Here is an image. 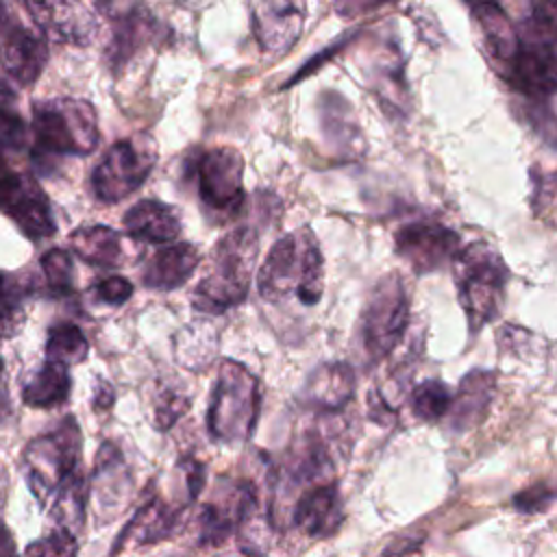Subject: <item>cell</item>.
Wrapping results in <instances>:
<instances>
[{"instance_id":"7c38bea8","label":"cell","mask_w":557,"mask_h":557,"mask_svg":"<svg viewBox=\"0 0 557 557\" xmlns=\"http://www.w3.org/2000/svg\"><path fill=\"white\" fill-rule=\"evenodd\" d=\"M0 213L9 215L30 239H44L57 231L48 196L39 183L11 168L0 172Z\"/></svg>"},{"instance_id":"f1b7e54d","label":"cell","mask_w":557,"mask_h":557,"mask_svg":"<svg viewBox=\"0 0 557 557\" xmlns=\"http://www.w3.org/2000/svg\"><path fill=\"white\" fill-rule=\"evenodd\" d=\"M89 344L85 333L72 322H59L48 329L46 337V357L61 361L65 366H74L87 359Z\"/></svg>"},{"instance_id":"60d3db41","label":"cell","mask_w":557,"mask_h":557,"mask_svg":"<svg viewBox=\"0 0 557 557\" xmlns=\"http://www.w3.org/2000/svg\"><path fill=\"white\" fill-rule=\"evenodd\" d=\"M115 400V394H113V387L107 383V381H100L98 387H96V394H94V407L104 411L113 405Z\"/></svg>"},{"instance_id":"484cf974","label":"cell","mask_w":557,"mask_h":557,"mask_svg":"<svg viewBox=\"0 0 557 557\" xmlns=\"http://www.w3.org/2000/svg\"><path fill=\"white\" fill-rule=\"evenodd\" d=\"M72 250L78 255L89 265L98 268H113L122 261V237L117 231L102 226V224H91V226H81L72 231L70 235Z\"/></svg>"},{"instance_id":"e0dca14e","label":"cell","mask_w":557,"mask_h":557,"mask_svg":"<svg viewBox=\"0 0 557 557\" xmlns=\"http://www.w3.org/2000/svg\"><path fill=\"white\" fill-rule=\"evenodd\" d=\"M305 24L302 0H261L255 9L252 28L263 52L283 54L300 37Z\"/></svg>"},{"instance_id":"7402d4cb","label":"cell","mask_w":557,"mask_h":557,"mask_svg":"<svg viewBox=\"0 0 557 557\" xmlns=\"http://www.w3.org/2000/svg\"><path fill=\"white\" fill-rule=\"evenodd\" d=\"M124 231L137 242L168 244L181 233V215L161 200H139L124 213Z\"/></svg>"},{"instance_id":"74e56055","label":"cell","mask_w":557,"mask_h":557,"mask_svg":"<svg viewBox=\"0 0 557 557\" xmlns=\"http://www.w3.org/2000/svg\"><path fill=\"white\" fill-rule=\"evenodd\" d=\"M98 300L109 305H122L133 296V283L124 276H107L94 285Z\"/></svg>"},{"instance_id":"44dd1931","label":"cell","mask_w":557,"mask_h":557,"mask_svg":"<svg viewBox=\"0 0 557 557\" xmlns=\"http://www.w3.org/2000/svg\"><path fill=\"white\" fill-rule=\"evenodd\" d=\"M200 263V252L194 244H172L165 248H159L141 270V281L150 289L170 292L187 283V278L194 274V270Z\"/></svg>"},{"instance_id":"cb8c5ba5","label":"cell","mask_w":557,"mask_h":557,"mask_svg":"<svg viewBox=\"0 0 557 557\" xmlns=\"http://www.w3.org/2000/svg\"><path fill=\"white\" fill-rule=\"evenodd\" d=\"M174 520H176V511H172L157 494H152L141 503L133 520L120 533L117 542L113 544L115 550H111V557L117 555L131 540L135 544H154L168 537L170 531L174 529Z\"/></svg>"},{"instance_id":"ffe728a7","label":"cell","mask_w":557,"mask_h":557,"mask_svg":"<svg viewBox=\"0 0 557 557\" xmlns=\"http://www.w3.org/2000/svg\"><path fill=\"white\" fill-rule=\"evenodd\" d=\"M131 494V474L120 448L113 442H104L94 463V498L96 507L104 516H115L126 505Z\"/></svg>"},{"instance_id":"9a60e30c","label":"cell","mask_w":557,"mask_h":557,"mask_svg":"<svg viewBox=\"0 0 557 557\" xmlns=\"http://www.w3.org/2000/svg\"><path fill=\"white\" fill-rule=\"evenodd\" d=\"M394 246L416 274H429L453 263L461 250V239L435 220H416L396 231Z\"/></svg>"},{"instance_id":"4dcf8cb0","label":"cell","mask_w":557,"mask_h":557,"mask_svg":"<svg viewBox=\"0 0 557 557\" xmlns=\"http://www.w3.org/2000/svg\"><path fill=\"white\" fill-rule=\"evenodd\" d=\"M41 272H44V281L46 287L54 294H70L74 292V261L72 255L63 248H50L48 252H44L41 261Z\"/></svg>"},{"instance_id":"e575fe53","label":"cell","mask_w":557,"mask_h":557,"mask_svg":"<svg viewBox=\"0 0 557 557\" xmlns=\"http://www.w3.org/2000/svg\"><path fill=\"white\" fill-rule=\"evenodd\" d=\"M555 498H557V487H553L544 481H537V483L516 492L511 498V505L520 513H540V511L548 509Z\"/></svg>"},{"instance_id":"ba28073f","label":"cell","mask_w":557,"mask_h":557,"mask_svg":"<svg viewBox=\"0 0 557 557\" xmlns=\"http://www.w3.org/2000/svg\"><path fill=\"white\" fill-rule=\"evenodd\" d=\"M157 163V144L148 133L115 141L91 172V189L102 202H120L144 185Z\"/></svg>"},{"instance_id":"5b68a950","label":"cell","mask_w":557,"mask_h":557,"mask_svg":"<svg viewBox=\"0 0 557 557\" xmlns=\"http://www.w3.org/2000/svg\"><path fill=\"white\" fill-rule=\"evenodd\" d=\"M33 154L83 157L98 146V117L94 107L81 98H52L33 107Z\"/></svg>"},{"instance_id":"836d02e7","label":"cell","mask_w":557,"mask_h":557,"mask_svg":"<svg viewBox=\"0 0 557 557\" xmlns=\"http://www.w3.org/2000/svg\"><path fill=\"white\" fill-rule=\"evenodd\" d=\"M189 400L178 389H161L154 403V424L159 431L172 429L183 413H187Z\"/></svg>"},{"instance_id":"d4e9b609","label":"cell","mask_w":557,"mask_h":557,"mask_svg":"<svg viewBox=\"0 0 557 557\" xmlns=\"http://www.w3.org/2000/svg\"><path fill=\"white\" fill-rule=\"evenodd\" d=\"M472 13L483 33L490 59L500 70H505L518 50L520 33L513 28V24L509 22L507 13L500 9L498 2H485V4L472 7Z\"/></svg>"},{"instance_id":"b9f144b4","label":"cell","mask_w":557,"mask_h":557,"mask_svg":"<svg viewBox=\"0 0 557 557\" xmlns=\"http://www.w3.org/2000/svg\"><path fill=\"white\" fill-rule=\"evenodd\" d=\"M0 557H15L13 542H11L9 533L2 527H0Z\"/></svg>"},{"instance_id":"2e32d148","label":"cell","mask_w":557,"mask_h":557,"mask_svg":"<svg viewBox=\"0 0 557 557\" xmlns=\"http://www.w3.org/2000/svg\"><path fill=\"white\" fill-rule=\"evenodd\" d=\"M37 28L63 44L87 46L98 33L96 15L76 0H24Z\"/></svg>"},{"instance_id":"ab89813d","label":"cell","mask_w":557,"mask_h":557,"mask_svg":"<svg viewBox=\"0 0 557 557\" xmlns=\"http://www.w3.org/2000/svg\"><path fill=\"white\" fill-rule=\"evenodd\" d=\"M385 2H392V0H335V11L342 17H357L379 9Z\"/></svg>"},{"instance_id":"8992f818","label":"cell","mask_w":557,"mask_h":557,"mask_svg":"<svg viewBox=\"0 0 557 557\" xmlns=\"http://www.w3.org/2000/svg\"><path fill=\"white\" fill-rule=\"evenodd\" d=\"M81 461V426L67 416L54 431L35 437L24 450V472L30 494L48 507L59 487L76 472Z\"/></svg>"},{"instance_id":"6da1fadb","label":"cell","mask_w":557,"mask_h":557,"mask_svg":"<svg viewBox=\"0 0 557 557\" xmlns=\"http://www.w3.org/2000/svg\"><path fill=\"white\" fill-rule=\"evenodd\" d=\"M322 287L324 261L318 239L307 226L281 237L257 272V292L268 302L298 298L313 307L322 298Z\"/></svg>"},{"instance_id":"7a4b0ae2","label":"cell","mask_w":557,"mask_h":557,"mask_svg":"<svg viewBox=\"0 0 557 557\" xmlns=\"http://www.w3.org/2000/svg\"><path fill=\"white\" fill-rule=\"evenodd\" d=\"M259 237L250 226H239L224 235L211 255L209 272L191 292V305L202 313H224L239 305L250 289Z\"/></svg>"},{"instance_id":"f546056e","label":"cell","mask_w":557,"mask_h":557,"mask_svg":"<svg viewBox=\"0 0 557 557\" xmlns=\"http://www.w3.org/2000/svg\"><path fill=\"white\" fill-rule=\"evenodd\" d=\"M450 400H453V392L442 381H435V379H426L418 383L411 392L413 413L422 420L444 418L450 409Z\"/></svg>"},{"instance_id":"3957f363","label":"cell","mask_w":557,"mask_h":557,"mask_svg":"<svg viewBox=\"0 0 557 557\" xmlns=\"http://www.w3.org/2000/svg\"><path fill=\"white\" fill-rule=\"evenodd\" d=\"M450 265L468 329L479 333L500 313L509 270L498 250L487 242H472L461 248Z\"/></svg>"},{"instance_id":"9c48e42d","label":"cell","mask_w":557,"mask_h":557,"mask_svg":"<svg viewBox=\"0 0 557 557\" xmlns=\"http://www.w3.org/2000/svg\"><path fill=\"white\" fill-rule=\"evenodd\" d=\"M198 196L220 222L231 220L244 205V159L235 148L220 146L200 152L194 165Z\"/></svg>"},{"instance_id":"d6a6232c","label":"cell","mask_w":557,"mask_h":557,"mask_svg":"<svg viewBox=\"0 0 557 557\" xmlns=\"http://www.w3.org/2000/svg\"><path fill=\"white\" fill-rule=\"evenodd\" d=\"M30 128L26 120L7 102H0V146L4 150H26Z\"/></svg>"},{"instance_id":"bcb514c9","label":"cell","mask_w":557,"mask_h":557,"mask_svg":"<svg viewBox=\"0 0 557 557\" xmlns=\"http://www.w3.org/2000/svg\"><path fill=\"white\" fill-rule=\"evenodd\" d=\"M2 368H4V363H2V359H0V372H2Z\"/></svg>"},{"instance_id":"ac0fdd59","label":"cell","mask_w":557,"mask_h":557,"mask_svg":"<svg viewBox=\"0 0 557 557\" xmlns=\"http://www.w3.org/2000/svg\"><path fill=\"white\" fill-rule=\"evenodd\" d=\"M344 520V507L335 483H311L292 507V524L309 537L333 535Z\"/></svg>"},{"instance_id":"83f0119b","label":"cell","mask_w":557,"mask_h":557,"mask_svg":"<svg viewBox=\"0 0 557 557\" xmlns=\"http://www.w3.org/2000/svg\"><path fill=\"white\" fill-rule=\"evenodd\" d=\"M85 500H87V483L81 470H76L54 494L50 500V518L57 527H63L72 533H78L85 522Z\"/></svg>"},{"instance_id":"8d00e7d4","label":"cell","mask_w":557,"mask_h":557,"mask_svg":"<svg viewBox=\"0 0 557 557\" xmlns=\"http://www.w3.org/2000/svg\"><path fill=\"white\" fill-rule=\"evenodd\" d=\"M529 24L557 44V0H531Z\"/></svg>"},{"instance_id":"f6af8a7d","label":"cell","mask_w":557,"mask_h":557,"mask_svg":"<svg viewBox=\"0 0 557 557\" xmlns=\"http://www.w3.org/2000/svg\"><path fill=\"white\" fill-rule=\"evenodd\" d=\"M468 4H470V9L472 7H479V4H485V2H496V0H466Z\"/></svg>"},{"instance_id":"52a82bcc","label":"cell","mask_w":557,"mask_h":557,"mask_svg":"<svg viewBox=\"0 0 557 557\" xmlns=\"http://www.w3.org/2000/svg\"><path fill=\"white\" fill-rule=\"evenodd\" d=\"M409 322V296L396 272L379 278L361 311V342L370 361L387 357L403 339Z\"/></svg>"},{"instance_id":"5bb4252c","label":"cell","mask_w":557,"mask_h":557,"mask_svg":"<svg viewBox=\"0 0 557 557\" xmlns=\"http://www.w3.org/2000/svg\"><path fill=\"white\" fill-rule=\"evenodd\" d=\"M48 61L46 39L0 0V65L20 85H33Z\"/></svg>"},{"instance_id":"8fae6325","label":"cell","mask_w":557,"mask_h":557,"mask_svg":"<svg viewBox=\"0 0 557 557\" xmlns=\"http://www.w3.org/2000/svg\"><path fill=\"white\" fill-rule=\"evenodd\" d=\"M257 507L255 485L244 479H222L213 496L200 507V535L202 546H220L237 527H242Z\"/></svg>"},{"instance_id":"f35d334b","label":"cell","mask_w":557,"mask_h":557,"mask_svg":"<svg viewBox=\"0 0 557 557\" xmlns=\"http://www.w3.org/2000/svg\"><path fill=\"white\" fill-rule=\"evenodd\" d=\"M178 468L183 470V479H185V485H187V498L194 500L200 494L202 485H205V466L198 459L185 457V459H181Z\"/></svg>"},{"instance_id":"277c9868","label":"cell","mask_w":557,"mask_h":557,"mask_svg":"<svg viewBox=\"0 0 557 557\" xmlns=\"http://www.w3.org/2000/svg\"><path fill=\"white\" fill-rule=\"evenodd\" d=\"M261 407L257 376L239 361L224 359L211 387L207 429L215 442L239 444L255 433Z\"/></svg>"},{"instance_id":"d6986e66","label":"cell","mask_w":557,"mask_h":557,"mask_svg":"<svg viewBox=\"0 0 557 557\" xmlns=\"http://www.w3.org/2000/svg\"><path fill=\"white\" fill-rule=\"evenodd\" d=\"M496 389V374L490 370H470L459 381L457 389L453 392L450 409H448V422L450 429L461 433L479 426L487 411L490 403L494 398Z\"/></svg>"},{"instance_id":"603a6c76","label":"cell","mask_w":557,"mask_h":557,"mask_svg":"<svg viewBox=\"0 0 557 557\" xmlns=\"http://www.w3.org/2000/svg\"><path fill=\"white\" fill-rule=\"evenodd\" d=\"M355 392V372L344 361L320 366L305 385L307 405L322 411H339Z\"/></svg>"},{"instance_id":"4fadbf2b","label":"cell","mask_w":557,"mask_h":557,"mask_svg":"<svg viewBox=\"0 0 557 557\" xmlns=\"http://www.w3.org/2000/svg\"><path fill=\"white\" fill-rule=\"evenodd\" d=\"M100 11L113 22L111 41L107 46L109 67L120 72L133 54L163 35V26L150 9L137 0H100Z\"/></svg>"},{"instance_id":"7bdbcfd3","label":"cell","mask_w":557,"mask_h":557,"mask_svg":"<svg viewBox=\"0 0 557 557\" xmlns=\"http://www.w3.org/2000/svg\"><path fill=\"white\" fill-rule=\"evenodd\" d=\"M11 411V400H9V396H7V392L4 389H0V422L7 418V413Z\"/></svg>"},{"instance_id":"30bf717a","label":"cell","mask_w":557,"mask_h":557,"mask_svg":"<svg viewBox=\"0 0 557 557\" xmlns=\"http://www.w3.org/2000/svg\"><path fill=\"white\" fill-rule=\"evenodd\" d=\"M503 74L505 81L527 98H548L557 94V44L527 22L520 30L518 50Z\"/></svg>"},{"instance_id":"1f68e13d","label":"cell","mask_w":557,"mask_h":557,"mask_svg":"<svg viewBox=\"0 0 557 557\" xmlns=\"http://www.w3.org/2000/svg\"><path fill=\"white\" fill-rule=\"evenodd\" d=\"M76 553H78L76 533L63 527H57L48 535L28 544L22 557H76Z\"/></svg>"},{"instance_id":"ee69618b","label":"cell","mask_w":557,"mask_h":557,"mask_svg":"<svg viewBox=\"0 0 557 557\" xmlns=\"http://www.w3.org/2000/svg\"><path fill=\"white\" fill-rule=\"evenodd\" d=\"M222 557H259V555H255L250 550H239V553H228V555H222Z\"/></svg>"},{"instance_id":"4316f807","label":"cell","mask_w":557,"mask_h":557,"mask_svg":"<svg viewBox=\"0 0 557 557\" xmlns=\"http://www.w3.org/2000/svg\"><path fill=\"white\" fill-rule=\"evenodd\" d=\"M70 366L46 359V363L30 376V381L22 387V400L28 407L50 409L65 403L70 394Z\"/></svg>"},{"instance_id":"d590c367","label":"cell","mask_w":557,"mask_h":557,"mask_svg":"<svg viewBox=\"0 0 557 557\" xmlns=\"http://www.w3.org/2000/svg\"><path fill=\"white\" fill-rule=\"evenodd\" d=\"M22 285L7 272H0V326L15 322L22 309Z\"/></svg>"}]
</instances>
